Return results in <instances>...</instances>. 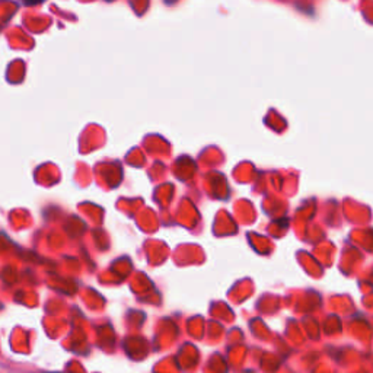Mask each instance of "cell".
Listing matches in <instances>:
<instances>
[{
  "label": "cell",
  "instance_id": "6da1fadb",
  "mask_svg": "<svg viewBox=\"0 0 373 373\" xmlns=\"http://www.w3.org/2000/svg\"><path fill=\"white\" fill-rule=\"evenodd\" d=\"M44 0H22V4L26 6H34V5H40L43 4Z\"/></svg>",
  "mask_w": 373,
  "mask_h": 373
}]
</instances>
